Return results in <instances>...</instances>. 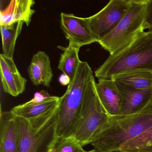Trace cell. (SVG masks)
<instances>
[{
    "mask_svg": "<svg viewBox=\"0 0 152 152\" xmlns=\"http://www.w3.org/2000/svg\"><path fill=\"white\" fill-rule=\"evenodd\" d=\"M152 128V99L142 108L128 115L111 118L91 143L100 152H119L122 145Z\"/></svg>",
    "mask_w": 152,
    "mask_h": 152,
    "instance_id": "6da1fadb",
    "label": "cell"
},
{
    "mask_svg": "<svg viewBox=\"0 0 152 152\" xmlns=\"http://www.w3.org/2000/svg\"><path fill=\"white\" fill-rule=\"evenodd\" d=\"M152 72V31H143L125 48L110 55L95 72L99 79L135 70Z\"/></svg>",
    "mask_w": 152,
    "mask_h": 152,
    "instance_id": "7a4b0ae2",
    "label": "cell"
},
{
    "mask_svg": "<svg viewBox=\"0 0 152 152\" xmlns=\"http://www.w3.org/2000/svg\"><path fill=\"white\" fill-rule=\"evenodd\" d=\"M93 77L88 64L81 61L73 80L70 82L65 93L60 97L57 130L58 139L74 134L80 117L85 91Z\"/></svg>",
    "mask_w": 152,
    "mask_h": 152,
    "instance_id": "3957f363",
    "label": "cell"
},
{
    "mask_svg": "<svg viewBox=\"0 0 152 152\" xmlns=\"http://www.w3.org/2000/svg\"><path fill=\"white\" fill-rule=\"evenodd\" d=\"M58 105L30 119L15 116L19 134L18 152H52L58 139Z\"/></svg>",
    "mask_w": 152,
    "mask_h": 152,
    "instance_id": "277c9868",
    "label": "cell"
},
{
    "mask_svg": "<svg viewBox=\"0 0 152 152\" xmlns=\"http://www.w3.org/2000/svg\"><path fill=\"white\" fill-rule=\"evenodd\" d=\"M94 77L88 83L80 117L73 136L83 147L91 144L111 120L98 96Z\"/></svg>",
    "mask_w": 152,
    "mask_h": 152,
    "instance_id": "5b68a950",
    "label": "cell"
},
{
    "mask_svg": "<svg viewBox=\"0 0 152 152\" xmlns=\"http://www.w3.org/2000/svg\"><path fill=\"white\" fill-rule=\"evenodd\" d=\"M146 0H133L130 7L115 28L98 43L110 55L129 45L142 32Z\"/></svg>",
    "mask_w": 152,
    "mask_h": 152,
    "instance_id": "8992f818",
    "label": "cell"
},
{
    "mask_svg": "<svg viewBox=\"0 0 152 152\" xmlns=\"http://www.w3.org/2000/svg\"><path fill=\"white\" fill-rule=\"evenodd\" d=\"M133 0H111L96 14L88 18L97 42L108 35L118 25L131 6Z\"/></svg>",
    "mask_w": 152,
    "mask_h": 152,
    "instance_id": "52a82bcc",
    "label": "cell"
},
{
    "mask_svg": "<svg viewBox=\"0 0 152 152\" xmlns=\"http://www.w3.org/2000/svg\"><path fill=\"white\" fill-rule=\"evenodd\" d=\"M60 25L69 46L80 50L81 47L97 42L90 28L87 18L62 13Z\"/></svg>",
    "mask_w": 152,
    "mask_h": 152,
    "instance_id": "ba28073f",
    "label": "cell"
},
{
    "mask_svg": "<svg viewBox=\"0 0 152 152\" xmlns=\"http://www.w3.org/2000/svg\"><path fill=\"white\" fill-rule=\"evenodd\" d=\"M0 75L3 90L17 97L23 93L27 80L19 72L13 58L0 55Z\"/></svg>",
    "mask_w": 152,
    "mask_h": 152,
    "instance_id": "9c48e42d",
    "label": "cell"
},
{
    "mask_svg": "<svg viewBox=\"0 0 152 152\" xmlns=\"http://www.w3.org/2000/svg\"><path fill=\"white\" fill-rule=\"evenodd\" d=\"M96 88L99 100L108 115L111 118L121 116L122 99L115 81L99 79Z\"/></svg>",
    "mask_w": 152,
    "mask_h": 152,
    "instance_id": "30bf717a",
    "label": "cell"
},
{
    "mask_svg": "<svg viewBox=\"0 0 152 152\" xmlns=\"http://www.w3.org/2000/svg\"><path fill=\"white\" fill-rule=\"evenodd\" d=\"M33 0H12L8 6L0 12V25H10L23 22L29 26L36 11L33 9Z\"/></svg>",
    "mask_w": 152,
    "mask_h": 152,
    "instance_id": "8fae6325",
    "label": "cell"
},
{
    "mask_svg": "<svg viewBox=\"0 0 152 152\" xmlns=\"http://www.w3.org/2000/svg\"><path fill=\"white\" fill-rule=\"evenodd\" d=\"M0 152H18L19 134L16 116L10 111L0 117Z\"/></svg>",
    "mask_w": 152,
    "mask_h": 152,
    "instance_id": "7c38bea8",
    "label": "cell"
},
{
    "mask_svg": "<svg viewBox=\"0 0 152 152\" xmlns=\"http://www.w3.org/2000/svg\"><path fill=\"white\" fill-rule=\"evenodd\" d=\"M27 72L34 85L50 87L53 72L50 58L44 51H38L34 55Z\"/></svg>",
    "mask_w": 152,
    "mask_h": 152,
    "instance_id": "4fadbf2b",
    "label": "cell"
},
{
    "mask_svg": "<svg viewBox=\"0 0 152 152\" xmlns=\"http://www.w3.org/2000/svg\"><path fill=\"white\" fill-rule=\"evenodd\" d=\"M116 84L122 99L121 116L137 112L152 99V89H135Z\"/></svg>",
    "mask_w": 152,
    "mask_h": 152,
    "instance_id": "5bb4252c",
    "label": "cell"
},
{
    "mask_svg": "<svg viewBox=\"0 0 152 152\" xmlns=\"http://www.w3.org/2000/svg\"><path fill=\"white\" fill-rule=\"evenodd\" d=\"M59 97L51 96L49 98L41 102H31L30 100L15 106L10 111L15 116L30 119L56 107L59 104Z\"/></svg>",
    "mask_w": 152,
    "mask_h": 152,
    "instance_id": "9a60e30c",
    "label": "cell"
},
{
    "mask_svg": "<svg viewBox=\"0 0 152 152\" xmlns=\"http://www.w3.org/2000/svg\"><path fill=\"white\" fill-rule=\"evenodd\" d=\"M111 79L118 84L130 88L152 89V72L148 70L130 71L113 76Z\"/></svg>",
    "mask_w": 152,
    "mask_h": 152,
    "instance_id": "2e32d148",
    "label": "cell"
},
{
    "mask_svg": "<svg viewBox=\"0 0 152 152\" xmlns=\"http://www.w3.org/2000/svg\"><path fill=\"white\" fill-rule=\"evenodd\" d=\"M24 23L18 22L10 25H0L2 37L3 55L13 58L16 42L22 32Z\"/></svg>",
    "mask_w": 152,
    "mask_h": 152,
    "instance_id": "e0dca14e",
    "label": "cell"
},
{
    "mask_svg": "<svg viewBox=\"0 0 152 152\" xmlns=\"http://www.w3.org/2000/svg\"><path fill=\"white\" fill-rule=\"evenodd\" d=\"M80 50L68 45L61 54L58 64V69L69 77L70 81L73 80L81 61L79 56ZM70 81V82H71Z\"/></svg>",
    "mask_w": 152,
    "mask_h": 152,
    "instance_id": "ac0fdd59",
    "label": "cell"
},
{
    "mask_svg": "<svg viewBox=\"0 0 152 152\" xmlns=\"http://www.w3.org/2000/svg\"><path fill=\"white\" fill-rule=\"evenodd\" d=\"M119 152H152V128L124 142Z\"/></svg>",
    "mask_w": 152,
    "mask_h": 152,
    "instance_id": "d6986e66",
    "label": "cell"
},
{
    "mask_svg": "<svg viewBox=\"0 0 152 152\" xmlns=\"http://www.w3.org/2000/svg\"><path fill=\"white\" fill-rule=\"evenodd\" d=\"M94 149L86 151L74 136L58 139L54 145L51 152H98Z\"/></svg>",
    "mask_w": 152,
    "mask_h": 152,
    "instance_id": "ffe728a7",
    "label": "cell"
},
{
    "mask_svg": "<svg viewBox=\"0 0 152 152\" xmlns=\"http://www.w3.org/2000/svg\"><path fill=\"white\" fill-rule=\"evenodd\" d=\"M143 29L144 31L146 29L152 31V0H146V1Z\"/></svg>",
    "mask_w": 152,
    "mask_h": 152,
    "instance_id": "44dd1931",
    "label": "cell"
},
{
    "mask_svg": "<svg viewBox=\"0 0 152 152\" xmlns=\"http://www.w3.org/2000/svg\"><path fill=\"white\" fill-rule=\"evenodd\" d=\"M59 80L60 83H62V84L64 85H69L70 81H71L69 77H67L66 75L64 74L63 75L60 76Z\"/></svg>",
    "mask_w": 152,
    "mask_h": 152,
    "instance_id": "7402d4cb",
    "label": "cell"
},
{
    "mask_svg": "<svg viewBox=\"0 0 152 152\" xmlns=\"http://www.w3.org/2000/svg\"></svg>",
    "mask_w": 152,
    "mask_h": 152,
    "instance_id": "603a6c76",
    "label": "cell"
}]
</instances>
